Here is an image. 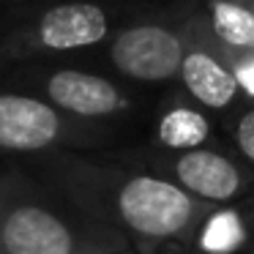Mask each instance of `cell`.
Masks as SVG:
<instances>
[{"label":"cell","mask_w":254,"mask_h":254,"mask_svg":"<svg viewBox=\"0 0 254 254\" xmlns=\"http://www.w3.org/2000/svg\"><path fill=\"white\" fill-rule=\"evenodd\" d=\"M181 82L199 107L216 112L230 110L243 90L230 63L213 50L197 44H191L186 52V61L181 66Z\"/></svg>","instance_id":"cell-8"},{"label":"cell","mask_w":254,"mask_h":254,"mask_svg":"<svg viewBox=\"0 0 254 254\" xmlns=\"http://www.w3.org/2000/svg\"><path fill=\"white\" fill-rule=\"evenodd\" d=\"M17 170H0V219L8 208V199H11V191H14V183H17Z\"/></svg>","instance_id":"cell-12"},{"label":"cell","mask_w":254,"mask_h":254,"mask_svg":"<svg viewBox=\"0 0 254 254\" xmlns=\"http://www.w3.org/2000/svg\"><path fill=\"white\" fill-rule=\"evenodd\" d=\"M115 254H134V252H131V249H126V252H115Z\"/></svg>","instance_id":"cell-13"},{"label":"cell","mask_w":254,"mask_h":254,"mask_svg":"<svg viewBox=\"0 0 254 254\" xmlns=\"http://www.w3.org/2000/svg\"><path fill=\"white\" fill-rule=\"evenodd\" d=\"M112 14L93 0H58L19 19L0 39V68L93 50L110 41Z\"/></svg>","instance_id":"cell-3"},{"label":"cell","mask_w":254,"mask_h":254,"mask_svg":"<svg viewBox=\"0 0 254 254\" xmlns=\"http://www.w3.org/2000/svg\"><path fill=\"white\" fill-rule=\"evenodd\" d=\"M99 128L63 115L44 99L0 88V153L39 156L99 142Z\"/></svg>","instance_id":"cell-5"},{"label":"cell","mask_w":254,"mask_h":254,"mask_svg":"<svg viewBox=\"0 0 254 254\" xmlns=\"http://www.w3.org/2000/svg\"><path fill=\"white\" fill-rule=\"evenodd\" d=\"M189 47V36L170 25L137 22L112 33L104 55L121 77L153 85L181 77Z\"/></svg>","instance_id":"cell-6"},{"label":"cell","mask_w":254,"mask_h":254,"mask_svg":"<svg viewBox=\"0 0 254 254\" xmlns=\"http://www.w3.org/2000/svg\"><path fill=\"white\" fill-rule=\"evenodd\" d=\"M150 172L178 183L183 191L205 205H221L238 199L249 189V175L235 159L213 148H197L189 153H170L150 161Z\"/></svg>","instance_id":"cell-7"},{"label":"cell","mask_w":254,"mask_h":254,"mask_svg":"<svg viewBox=\"0 0 254 254\" xmlns=\"http://www.w3.org/2000/svg\"><path fill=\"white\" fill-rule=\"evenodd\" d=\"M213 134L210 121L202 110L191 104H172L161 110L156 121V145L170 153H189V150L205 148Z\"/></svg>","instance_id":"cell-9"},{"label":"cell","mask_w":254,"mask_h":254,"mask_svg":"<svg viewBox=\"0 0 254 254\" xmlns=\"http://www.w3.org/2000/svg\"><path fill=\"white\" fill-rule=\"evenodd\" d=\"M232 139H235V148L241 150L243 159L254 164V107L238 115L235 126H232Z\"/></svg>","instance_id":"cell-11"},{"label":"cell","mask_w":254,"mask_h":254,"mask_svg":"<svg viewBox=\"0 0 254 254\" xmlns=\"http://www.w3.org/2000/svg\"><path fill=\"white\" fill-rule=\"evenodd\" d=\"M131 249L121 230L17 175L0 219V254H115Z\"/></svg>","instance_id":"cell-2"},{"label":"cell","mask_w":254,"mask_h":254,"mask_svg":"<svg viewBox=\"0 0 254 254\" xmlns=\"http://www.w3.org/2000/svg\"><path fill=\"white\" fill-rule=\"evenodd\" d=\"M210 36L216 44L224 47V55L230 52L235 58H252L254 55V8L241 0H213L210 3ZM238 63V61H235Z\"/></svg>","instance_id":"cell-10"},{"label":"cell","mask_w":254,"mask_h":254,"mask_svg":"<svg viewBox=\"0 0 254 254\" xmlns=\"http://www.w3.org/2000/svg\"><path fill=\"white\" fill-rule=\"evenodd\" d=\"M0 82L8 90L39 96L63 115L88 123L126 115L134 107L131 93L121 88L115 79L74 66L19 63V66L0 68Z\"/></svg>","instance_id":"cell-4"},{"label":"cell","mask_w":254,"mask_h":254,"mask_svg":"<svg viewBox=\"0 0 254 254\" xmlns=\"http://www.w3.org/2000/svg\"><path fill=\"white\" fill-rule=\"evenodd\" d=\"M44 189L88 216L139 243H189L210 216L205 205L178 183L150 170H123L71 153H47L36 161Z\"/></svg>","instance_id":"cell-1"}]
</instances>
